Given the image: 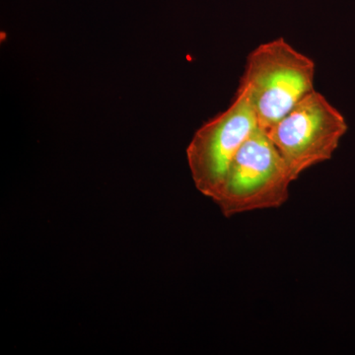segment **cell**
<instances>
[{"label": "cell", "instance_id": "6da1fadb", "mask_svg": "<svg viewBox=\"0 0 355 355\" xmlns=\"http://www.w3.org/2000/svg\"><path fill=\"white\" fill-rule=\"evenodd\" d=\"M315 73L314 60L282 37L254 49L239 86L253 103L259 128L268 132L315 90Z\"/></svg>", "mask_w": 355, "mask_h": 355}, {"label": "cell", "instance_id": "7a4b0ae2", "mask_svg": "<svg viewBox=\"0 0 355 355\" xmlns=\"http://www.w3.org/2000/svg\"><path fill=\"white\" fill-rule=\"evenodd\" d=\"M292 182L279 149L258 127L236 154L212 200L226 217L279 209L289 198Z\"/></svg>", "mask_w": 355, "mask_h": 355}, {"label": "cell", "instance_id": "3957f363", "mask_svg": "<svg viewBox=\"0 0 355 355\" xmlns=\"http://www.w3.org/2000/svg\"><path fill=\"white\" fill-rule=\"evenodd\" d=\"M347 128L343 114L313 90L266 132L296 181L306 170L333 157Z\"/></svg>", "mask_w": 355, "mask_h": 355}, {"label": "cell", "instance_id": "277c9868", "mask_svg": "<svg viewBox=\"0 0 355 355\" xmlns=\"http://www.w3.org/2000/svg\"><path fill=\"white\" fill-rule=\"evenodd\" d=\"M258 127L253 103L239 86L230 106L203 123L187 148L191 178L200 193L216 197L236 154Z\"/></svg>", "mask_w": 355, "mask_h": 355}]
</instances>
